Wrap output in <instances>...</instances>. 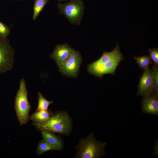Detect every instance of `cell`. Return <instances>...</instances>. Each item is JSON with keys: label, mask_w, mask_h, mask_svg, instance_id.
Instances as JSON below:
<instances>
[{"label": "cell", "mask_w": 158, "mask_h": 158, "mask_svg": "<svg viewBox=\"0 0 158 158\" xmlns=\"http://www.w3.org/2000/svg\"><path fill=\"white\" fill-rule=\"evenodd\" d=\"M124 59L117 43L112 51H105L100 59L88 65L87 70L91 74L100 78L105 74L114 75L118 66Z\"/></svg>", "instance_id": "obj_1"}, {"label": "cell", "mask_w": 158, "mask_h": 158, "mask_svg": "<svg viewBox=\"0 0 158 158\" xmlns=\"http://www.w3.org/2000/svg\"><path fill=\"white\" fill-rule=\"evenodd\" d=\"M32 124L38 130L44 129L68 136L72 131L73 121L66 112L60 110L56 111L47 120L42 122L33 121Z\"/></svg>", "instance_id": "obj_2"}, {"label": "cell", "mask_w": 158, "mask_h": 158, "mask_svg": "<svg viewBox=\"0 0 158 158\" xmlns=\"http://www.w3.org/2000/svg\"><path fill=\"white\" fill-rule=\"evenodd\" d=\"M106 142L96 140L92 133L80 139L76 147V158H99L106 155L104 148Z\"/></svg>", "instance_id": "obj_3"}, {"label": "cell", "mask_w": 158, "mask_h": 158, "mask_svg": "<svg viewBox=\"0 0 158 158\" xmlns=\"http://www.w3.org/2000/svg\"><path fill=\"white\" fill-rule=\"evenodd\" d=\"M28 94L25 80L22 79L20 81L19 89L14 101L16 116L21 126L26 124L29 120V113L31 106L28 101Z\"/></svg>", "instance_id": "obj_4"}, {"label": "cell", "mask_w": 158, "mask_h": 158, "mask_svg": "<svg viewBox=\"0 0 158 158\" xmlns=\"http://www.w3.org/2000/svg\"><path fill=\"white\" fill-rule=\"evenodd\" d=\"M57 7L59 13L63 15L71 24H80L85 9L83 0H69L64 3H59Z\"/></svg>", "instance_id": "obj_5"}, {"label": "cell", "mask_w": 158, "mask_h": 158, "mask_svg": "<svg viewBox=\"0 0 158 158\" xmlns=\"http://www.w3.org/2000/svg\"><path fill=\"white\" fill-rule=\"evenodd\" d=\"M15 54L9 41L0 37V74L12 69Z\"/></svg>", "instance_id": "obj_6"}, {"label": "cell", "mask_w": 158, "mask_h": 158, "mask_svg": "<svg viewBox=\"0 0 158 158\" xmlns=\"http://www.w3.org/2000/svg\"><path fill=\"white\" fill-rule=\"evenodd\" d=\"M143 70L140 78L136 95L143 97L148 95H152L154 92H158V90L155 89L154 84L151 70L148 67Z\"/></svg>", "instance_id": "obj_7"}, {"label": "cell", "mask_w": 158, "mask_h": 158, "mask_svg": "<svg viewBox=\"0 0 158 158\" xmlns=\"http://www.w3.org/2000/svg\"><path fill=\"white\" fill-rule=\"evenodd\" d=\"M81 59V55L79 52L75 51L71 56L59 68L60 71L67 75L76 76Z\"/></svg>", "instance_id": "obj_8"}, {"label": "cell", "mask_w": 158, "mask_h": 158, "mask_svg": "<svg viewBox=\"0 0 158 158\" xmlns=\"http://www.w3.org/2000/svg\"><path fill=\"white\" fill-rule=\"evenodd\" d=\"M75 50L68 44L57 45L50 55L59 68L71 56Z\"/></svg>", "instance_id": "obj_9"}, {"label": "cell", "mask_w": 158, "mask_h": 158, "mask_svg": "<svg viewBox=\"0 0 158 158\" xmlns=\"http://www.w3.org/2000/svg\"><path fill=\"white\" fill-rule=\"evenodd\" d=\"M142 107L143 113L158 115V97L151 94L144 97L142 102Z\"/></svg>", "instance_id": "obj_10"}, {"label": "cell", "mask_w": 158, "mask_h": 158, "mask_svg": "<svg viewBox=\"0 0 158 158\" xmlns=\"http://www.w3.org/2000/svg\"><path fill=\"white\" fill-rule=\"evenodd\" d=\"M41 132L43 138L50 145L56 148L58 151H60L63 147V140L60 137L55 133L44 129L39 130Z\"/></svg>", "instance_id": "obj_11"}, {"label": "cell", "mask_w": 158, "mask_h": 158, "mask_svg": "<svg viewBox=\"0 0 158 158\" xmlns=\"http://www.w3.org/2000/svg\"><path fill=\"white\" fill-rule=\"evenodd\" d=\"M54 112L50 109L35 111L29 116V119L32 121L42 122L45 121L52 116Z\"/></svg>", "instance_id": "obj_12"}, {"label": "cell", "mask_w": 158, "mask_h": 158, "mask_svg": "<svg viewBox=\"0 0 158 158\" xmlns=\"http://www.w3.org/2000/svg\"><path fill=\"white\" fill-rule=\"evenodd\" d=\"M51 150L58 151V150L43 138L37 145L36 153L37 155L40 156L45 152Z\"/></svg>", "instance_id": "obj_13"}, {"label": "cell", "mask_w": 158, "mask_h": 158, "mask_svg": "<svg viewBox=\"0 0 158 158\" xmlns=\"http://www.w3.org/2000/svg\"><path fill=\"white\" fill-rule=\"evenodd\" d=\"M136 63L141 70H144L148 67L152 63V60L149 55H143L141 56H135L134 57Z\"/></svg>", "instance_id": "obj_14"}, {"label": "cell", "mask_w": 158, "mask_h": 158, "mask_svg": "<svg viewBox=\"0 0 158 158\" xmlns=\"http://www.w3.org/2000/svg\"><path fill=\"white\" fill-rule=\"evenodd\" d=\"M49 0H35L33 8L32 19L35 20Z\"/></svg>", "instance_id": "obj_15"}, {"label": "cell", "mask_w": 158, "mask_h": 158, "mask_svg": "<svg viewBox=\"0 0 158 158\" xmlns=\"http://www.w3.org/2000/svg\"><path fill=\"white\" fill-rule=\"evenodd\" d=\"M38 103L35 111L48 109L49 106L53 103V101L46 99L40 92L38 93Z\"/></svg>", "instance_id": "obj_16"}, {"label": "cell", "mask_w": 158, "mask_h": 158, "mask_svg": "<svg viewBox=\"0 0 158 158\" xmlns=\"http://www.w3.org/2000/svg\"><path fill=\"white\" fill-rule=\"evenodd\" d=\"M11 32L10 28L0 21V37L7 38Z\"/></svg>", "instance_id": "obj_17"}, {"label": "cell", "mask_w": 158, "mask_h": 158, "mask_svg": "<svg viewBox=\"0 0 158 158\" xmlns=\"http://www.w3.org/2000/svg\"><path fill=\"white\" fill-rule=\"evenodd\" d=\"M148 52L152 60L153 61L154 65L158 66V49L154 48L149 49Z\"/></svg>", "instance_id": "obj_18"}, {"label": "cell", "mask_w": 158, "mask_h": 158, "mask_svg": "<svg viewBox=\"0 0 158 158\" xmlns=\"http://www.w3.org/2000/svg\"><path fill=\"white\" fill-rule=\"evenodd\" d=\"M152 68L154 84L155 89L158 90V66L154 65Z\"/></svg>", "instance_id": "obj_19"}, {"label": "cell", "mask_w": 158, "mask_h": 158, "mask_svg": "<svg viewBox=\"0 0 158 158\" xmlns=\"http://www.w3.org/2000/svg\"><path fill=\"white\" fill-rule=\"evenodd\" d=\"M59 1L60 2L64 1H69V0H57Z\"/></svg>", "instance_id": "obj_20"}]
</instances>
